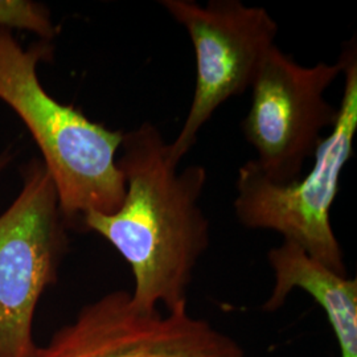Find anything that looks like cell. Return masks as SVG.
I'll list each match as a JSON object with an SVG mask.
<instances>
[{
  "label": "cell",
  "mask_w": 357,
  "mask_h": 357,
  "mask_svg": "<svg viewBox=\"0 0 357 357\" xmlns=\"http://www.w3.org/2000/svg\"><path fill=\"white\" fill-rule=\"evenodd\" d=\"M116 159L126 195L112 215L89 212L84 227L102 236L134 275L131 301L142 311L187 307L193 270L209 245V221L199 200L206 183L200 165L178 171L169 143L150 122L123 132Z\"/></svg>",
  "instance_id": "cell-1"
},
{
  "label": "cell",
  "mask_w": 357,
  "mask_h": 357,
  "mask_svg": "<svg viewBox=\"0 0 357 357\" xmlns=\"http://www.w3.org/2000/svg\"><path fill=\"white\" fill-rule=\"evenodd\" d=\"M52 57L51 41L40 40L24 50L11 31L0 28V101L19 115L38 144L65 222L89 212L112 215L126 195L115 158L123 132L90 121L73 105L48 94L38 65Z\"/></svg>",
  "instance_id": "cell-2"
},
{
  "label": "cell",
  "mask_w": 357,
  "mask_h": 357,
  "mask_svg": "<svg viewBox=\"0 0 357 357\" xmlns=\"http://www.w3.org/2000/svg\"><path fill=\"white\" fill-rule=\"evenodd\" d=\"M344 91L331 134L314 153L306 176L290 184H274L249 160L238 169L234 212L248 229L281 233L284 241L301 246L332 271L347 277L342 245L332 229L331 208L340 190L345 165L354 156L357 132V45L349 40L339 57Z\"/></svg>",
  "instance_id": "cell-3"
},
{
  "label": "cell",
  "mask_w": 357,
  "mask_h": 357,
  "mask_svg": "<svg viewBox=\"0 0 357 357\" xmlns=\"http://www.w3.org/2000/svg\"><path fill=\"white\" fill-rule=\"evenodd\" d=\"M23 187L0 216V357H33L38 301L57 281L66 249L59 195L43 160L22 169Z\"/></svg>",
  "instance_id": "cell-4"
},
{
  "label": "cell",
  "mask_w": 357,
  "mask_h": 357,
  "mask_svg": "<svg viewBox=\"0 0 357 357\" xmlns=\"http://www.w3.org/2000/svg\"><path fill=\"white\" fill-rule=\"evenodd\" d=\"M343 73V63L303 66L277 47L265 56L252 85V106L243 121L245 139L255 147V165L274 184L302 176L307 160L332 128L339 109L324 93Z\"/></svg>",
  "instance_id": "cell-5"
},
{
  "label": "cell",
  "mask_w": 357,
  "mask_h": 357,
  "mask_svg": "<svg viewBox=\"0 0 357 357\" xmlns=\"http://www.w3.org/2000/svg\"><path fill=\"white\" fill-rule=\"evenodd\" d=\"M160 4L184 26L196 54V85L191 107L176 139L169 143L180 165L197 141L200 128L231 97L252 88L278 33V24L262 7L240 0H163Z\"/></svg>",
  "instance_id": "cell-6"
},
{
  "label": "cell",
  "mask_w": 357,
  "mask_h": 357,
  "mask_svg": "<svg viewBox=\"0 0 357 357\" xmlns=\"http://www.w3.org/2000/svg\"><path fill=\"white\" fill-rule=\"evenodd\" d=\"M268 261L274 273L271 295L264 310L281 308L294 289L306 291L326 312L340 357H357V281L340 275L293 243L273 248Z\"/></svg>",
  "instance_id": "cell-7"
},
{
  "label": "cell",
  "mask_w": 357,
  "mask_h": 357,
  "mask_svg": "<svg viewBox=\"0 0 357 357\" xmlns=\"http://www.w3.org/2000/svg\"><path fill=\"white\" fill-rule=\"evenodd\" d=\"M0 28L26 29L44 41H51L57 35L50 10L31 0H0Z\"/></svg>",
  "instance_id": "cell-8"
},
{
  "label": "cell",
  "mask_w": 357,
  "mask_h": 357,
  "mask_svg": "<svg viewBox=\"0 0 357 357\" xmlns=\"http://www.w3.org/2000/svg\"><path fill=\"white\" fill-rule=\"evenodd\" d=\"M13 160V155L6 151V153H0V174L4 171V168L8 166V163Z\"/></svg>",
  "instance_id": "cell-9"
}]
</instances>
